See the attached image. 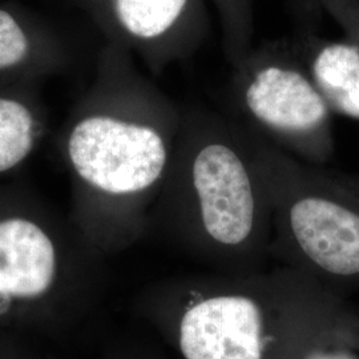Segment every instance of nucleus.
Here are the masks:
<instances>
[{
    "label": "nucleus",
    "instance_id": "f257e3e1",
    "mask_svg": "<svg viewBox=\"0 0 359 359\" xmlns=\"http://www.w3.org/2000/svg\"><path fill=\"white\" fill-rule=\"evenodd\" d=\"M181 123L182 109L133 56L105 43L56 140L72 187L68 218L97 255L118 253L151 229Z\"/></svg>",
    "mask_w": 359,
    "mask_h": 359
},
{
    "label": "nucleus",
    "instance_id": "f03ea898",
    "mask_svg": "<svg viewBox=\"0 0 359 359\" xmlns=\"http://www.w3.org/2000/svg\"><path fill=\"white\" fill-rule=\"evenodd\" d=\"M154 226L216 271L264 270L271 209L241 123L182 109L172 165L152 212Z\"/></svg>",
    "mask_w": 359,
    "mask_h": 359
},
{
    "label": "nucleus",
    "instance_id": "7ed1b4c3",
    "mask_svg": "<svg viewBox=\"0 0 359 359\" xmlns=\"http://www.w3.org/2000/svg\"><path fill=\"white\" fill-rule=\"evenodd\" d=\"M104 257L19 184L0 182V330L63 338L88 314Z\"/></svg>",
    "mask_w": 359,
    "mask_h": 359
},
{
    "label": "nucleus",
    "instance_id": "20e7f679",
    "mask_svg": "<svg viewBox=\"0 0 359 359\" xmlns=\"http://www.w3.org/2000/svg\"><path fill=\"white\" fill-rule=\"evenodd\" d=\"M339 297L305 273L283 266L170 280L154 285L139 301L145 313L170 317L185 359H265L274 322Z\"/></svg>",
    "mask_w": 359,
    "mask_h": 359
},
{
    "label": "nucleus",
    "instance_id": "39448f33",
    "mask_svg": "<svg viewBox=\"0 0 359 359\" xmlns=\"http://www.w3.org/2000/svg\"><path fill=\"white\" fill-rule=\"evenodd\" d=\"M243 127L269 197L270 257L339 294L359 287V176L301 161Z\"/></svg>",
    "mask_w": 359,
    "mask_h": 359
},
{
    "label": "nucleus",
    "instance_id": "423d86ee",
    "mask_svg": "<svg viewBox=\"0 0 359 359\" xmlns=\"http://www.w3.org/2000/svg\"><path fill=\"white\" fill-rule=\"evenodd\" d=\"M231 90L245 127L301 161L329 163L333 112L292 43L252 48L233 65Z\"/></svg>",
    "mask_w": 359,
    "mask_h": 359
},
{
    "label": "nucleus",
    "instance_id": "0eeeda50",
    "mask_svg": "<svg viewBox=\"0 0 359 359\" xmlns=\"http://www.w3.org/2000/svg\"><path fill=\"white\" fill-rule=\"evenodd\" d=\"M105 43L137 56L154 74L189 59L204 44L206 0H75Z\"/></svg>",
    "mask_w": 359,
    "mask_h": 359
},
{
    "label": "nucleus",
    "instance_id": "6e6552de",
    "mask_svg": "<svg viewBox=\"0 0 359 359\" xmlns=\"http://www.w3.org/2000/svg\"><path fill=\"white\" fill-rule=\"evenodd\" d=\"M74 52L48 20L16 3H0V84L65 72Z\"/></svg>",
    "mask_w": 359,
    "mask_h": 359
},
{
    "label": "nucleus",
    "instance_id": "1a4fd4ad",
    "mask_svg": "<svg viewBox=\"0 0 359 359\" xmlns=\"http://www.w3.org/2000/svg\"><path fill=\"white\" fill-rule=\"evenodd\" d=\"M330 111L359 121V44L304 34L292 43Z\"/></svg>",
    "mask_w": 359,
    "mask_h": 359
},
{
    "label": "nucleus",
    "instance_id": "9d476101",
    "mask_svg": "<svg viewBox=\"0 0 359 359\" xmlns=\"http://www.w3.org/2000/svg\"><path fill=\"white\" fill-rule=\"evenodd\" d=\"M41 80L0 84V180L16 173L48 130Z\"/></svg>",
    "mask_w": 359,
    "mask_h": 359
},
{
    "label": "nucleus",
    "instance_id": "9b49d317",
    "mask_svg": "<svg viewBox=\"0 0 359 359\" xmlns=\"http://www.w3.org/2000/svg\"><path fill=\"white\" fill-rule=\"evenodd\" d=\"M216 8L222 44L231 65L253 48L255 0H210Z\"/></svg>",
    "mask_w": 359,
    "mask_h": 359
},
{
    "label": "nucleus",
    "instance_id": "f8f14e48",
    "mask_svg": "<svg viewBox=\"0 0 359 359\" xmlns=\"http://www.w3.org/2000/svg\"><path fill=\"white\" fill-rule=\"evenodd\" d=\"M311 8L322 10L333 18L345 36L359 44V0H309Z\"/></svg>",
    "mask_w": 359,
    "mask_h": 359
},
{
    "label": "nucleus",
    "instance_id": "ddd939ff",
    "mask_svg": "<svg viewBox=\"0 0 359 359\" xmlns=\"http://www.w3.org/2000/svg\"><path fill=\"white\" fill-rule=\"evenodd\" d=\"M29 351L25 337L0 330V359H25Z\"/></svg>",
    "mask_w": 359,
    "mask_h": 359
},
{
    "label": "nucleus",
    "instance_id": "4468645a",
    "mask_svg": "<svg viewBox=\"0 0 359 359\" xmlns=\"http://www.w3.org/2000/svg\"><path fill=\"white\" fill-rule=\"evenodd\" d=\"M302 359H357V357L348 351L325 348V350L309 351L308 354Z\"/></svg>",
    "mask_w": 359,
    "mask_h": 359
},
{
    "label": "nucleus",
    "instance_id": "2eb2a0df",
    "mask_svg": "<svg viewBox=\"0 0 359 359\" xmlns=\"http://www.w3.org/2000/svg\"><path fill=\"white\" fill-rule=\"evenodd\" d=\"M299 1V4L304 7V10H308V11H314L313 8H311V6H310V1L309 0H298Z\"/></svg>",
    "mask_w": 359,
    "mask_h": 359
},
{
    "label": "nucleus",
    "instance_id": "dca6fc26",
    "mask_svg": "<svg viewBox=\"0 0 359 359\" xmlns=\"http://www.w3.org/2000/svg\"><path fill=\"white\" fill-rule=\"evenodd\" d=\"M25 359H39L32 351H29L28 354H27L26 357H25Z\"/></svg>",
    "mask_w": 359,
    "mask_h": 359
}]
</instances>
